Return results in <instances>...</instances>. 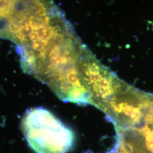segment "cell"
<instances>
[{
    "label": "cell",
    "mask_w": 153,
    "mask_h": 153,
    "mask_svg": "<svg viewBox=\"0 0 153 153\" xmlns=\"http://www.w3.org/2000/svg\"><path fill=\"white\" fill-rule=\"evenodd\" d=\"M106 153H153V150L127 141L120 137H115L113 148Z\"/></svg>",
    "instance_id": "2"
},
{
    "label": "cell",
    "mask_w": 153,
    "mask_h": 153,
    "mask_svg": "<svg viewBox=\"0 0 153 153\" xmlns=\"http://www.w3.org/2000/svg\"><path fill=\"white\" fill-rule=\"evenodd\" d=\"M21 128L28 145L36 153H68L75 142L71 129L43 107L27 109Z\"/></svg>",
    "instance_id": "1"
}]
</instances>
